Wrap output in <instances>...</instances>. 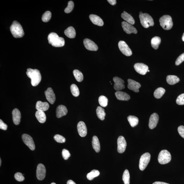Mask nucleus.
Masks as SVG:
<instances>
[{
  "label": "nucleus",
  "instance_id": "29",
  "mask_svg": "<svg viewBox=\"0 0 184 184\" xmlns=\"http://www.w3.org/2000/svg\"><path fill=\"white\" fill-rule=\"evenodd\" d=\"M65 35L70 38H74L76 36V31L73 27H70L67 28L64 31Z\"/></svg>",
  "mask_w": 184,
  "mask_h": 184
},
{
  "label": "nucleus",
  "instance_id": "7",
  "mask_svg": "<svg viewBox=\"0 0 184 184\" xmlns=\"http://www.w3.org/2000/svg\"><path fill=\"white\" fill-rule=\"evenodd\" d=\"M150 154L148 152H146L141 156L139 163V168L141 171H143L146 169L150 162Z\"/></svg>",
  "mask_w": 184,
  "mask_h": 184
},
{
  "label": "nucleus",
  "instance_id": "46",
  "mask_svg": "<svg viewBox=\"0 0 184 184\" xmlns=\"http://www.w3.org/2000/svg\"><path fill=\"white\" fill-rule=\"evenodd\" d=\"M178 131L180 136L184 139V126H179L178 128Z\"/></svg>",
  "mask_w": 184,
  "mask_h": 184
},
{
  "label": "nucleus",
  "instance_id": "1",
  "mask_svg": "<svg viewBox=\"0 0 184 184\" xmlns=\"http://www.w3.org/2000/svg\"><path fill=\"white\" fill-rule=\"evenodd\" d=\"M26 73L28 77L31 79V85L33 86H37L41 82V75L38 70L29 68Z\"/></svg>",
  "mask_w": 184,
  "mask_h": 184
},
{
  "label": "nucleus",
  "instance_id": "10",
  "mask_svg": "<svg viewBox=\"0 0 184 184\" xmlns=\"http://www.w3.org/2000/svg\"><path fill=\"white\" fill-rule=\"evenodd\" d=\"M117 150L119 153H124L125 151L127 146V143L124 136H120L119 137L117 140Z\"/></svg>",
  "mask_w": 184,
  "mask_h": 184
},
{
  "label": "nucleus",
  "instance_id": "38",
  "mask_svg": "<svg viewBox=\"0 0 184 184\" xmlns=\"http://www.w3.org/2000/svg\"><path fill=\"white\" fill-rule=\"evenodd\" d=\"M70 89L71 93L74 96L77 97L79 95V90L78 86L75 84H73L71 86Z\"/></svg>",
  "mask_w": 184,
  "mask_h": 184
},
{
  "label": "nucleus",
  "instance_id": "24",
  "mask_svg": "<svg viewBox=\"0 0 184 184\" xmlns=\"http://www.w3.org/2000/svg\"><path fill=\"white\" fill-rule=\"evenodd\" d=\"M49 108V105L48 102L38 101L36 103V109L39 111H46Z\"/></svg>",
  "mask_w": 184,
  "mask_h": 184
},
{
  "label": "nucleus",
  "instance_id": "16",
  "mask_svg": "<svg viewBox=\"0 0 184 184\" xmlns=\"http://www.w3.org/2000/svg\"><path fill=\"white\" fill-rule=\"evenodd\" d=\"M113 80L115 83L114 88L115 90L120 91L125 88L124 84V82L122 79L118 77H114Z\"/></svg>",
  "mask_w": 184,
  "mask_h": 184
},
{
  "label": "nucleus",
  "instance_id": "36",
  "mask_svg": "<svg viewBox=\"0 0 184 184\" xmlns=\"http://www.w3.org/2000/svg\"><path fill=\"white\" fill-rule=\"evenodd\" d=\"M130 175L129 171L128 169H126L124 171L122 176V180L124 184H130Z\"/></svg>",
  "mask_w": 184,
  "mask_h": 184
},
{
  "label": "nucleus",
  "instance_id": "2",
  "mask_svg": "<svg viewBox=\"0 0 184 184\" xmlns=\"http://www.w3.org/2000/svg\"><path fill=\"white\" fill-rule=\"evenodd\" d=\"M48 43L52 46L55 47H61L64 46L65 41L64 38L59 37L55 33H51L48 36Z\"/></svg>",
  "mask_w": 184,
  "mask_h": 184
},
{
  "label": "nucleus",
  "instance_id": "48",
  "mask_svg": "<svg viewBox=\"0 0 184 184\" xmlns=\"http://www.w3.org/2000/svg\"><path fill=\"white\" fill-rule=\"evenodd\" d=\"M108 1L110 5H115L116 4L117 1L116 0H108Z\"/></svg>",
  "mask_w": 184,
  "mask_h": 184
},
{
  "label": "nucleus",
  "instance_id": "3",
  "mask_svg": "<svg viewBox=\"0 0 184 184\" xmlns=\"http://www.w3.org/2000/svg\"><path fill=\"white\" fill-rule=\"evenodd\" d=\"M12 35L15 38L22 37L24 35L23 29L21 25L16 21H14L10 27Z\"/></svg>",
  "mask_w": 184,
  "mask_h": 184
},
{
  "label": "nucleus",
  "instance_id": "5",
  "mask_svg": "<svg viewBox=\"0 0 184 184\" xmlns=\"http://www.w3.org/2000/svg\"><path fill=\"white\" fill-rule=\"evenodd\" d=\"M160 25L163 29L166 30L171 29L173 26L172 20L170 16L164 15L159 20Z\"/></svg>",
  "mask_w": 184,
  "mask_h": 184
},
{
  "label": "nucleus",
  "instance_id": "34",
  "mask_svg": "<svg viewBox=\"0 0 184 184\" xmlns=\"http://www.w3.org/2000/svg\"><path fill=\"white\" fill-rule=\"evenodd\" d=\"M73 74L77 81L81 82L83 81L84 76L81 72L78 70H75L73 71Z\"/></svg>",
  "mask_w": 184,
  "mask_h": 184
},
{
  "label": "nucleus",
  "instance_id": "9",
  "mask_svg": "<svg viewBox=\"0 0 184 184\" xmlns=\"http://www.w3.org/2000/svg\"><path fill=\"white\" fill-rule=\"evenodd\" d=\"M22 139L23 142L29 147L31 150H34L35 146L34 141L31 137L29 135L24 134L22 135Z\"/></svg>",
  "mask_w": 184,
  "mask_h": 184
},
{
  "label": "nucleus",
  "instance_id": "50",
  "mask_svg": "<svg viewBox=\"0 0 184 184\" xmlns=\"http://www.w3.org/2000/svg\"><path fill=\"white\" fill-rule=\"evenodd\" d=\"M67 184H76L75 183L74 181H73V180H68L67 182Z\"/></svg>",
  "mask_w": 184,
  "mask_h": 184
},
{
  "label": "nucleus",
  "instance_id": "18",
  "mask_svg": "<svg viewBox=\"0 0 184 184\" xmlns=\"http://www.w3.org/2000/svg\"><path fill=\"white\" fill-rule=\"evenodd\" d=\"M45 96L47 100L51 104H53L56 100V97L55 94L51 88H48L45 92Z\"/></svg>",
  "mask_w": 184,
  "mask_h": 184
},
{
  "label": "nucleus",
  "instance_id": "52",
  "mask_svg": "<svg viewBox=\"0 0 184 184\" xmlns=\"http://www.w3.org/2000/svg\"><path fill=\"white\" fill-rule=\"evenodd\" d=\"M1 159H0V166H1Z\"/></svg>",
  "mask_w": 184,
  "mask_h": 184
},
{
  "label": "nucleus",
  "instance_id": "51",
  "mask_svg": "<svg viewBox=\"0 0 184 184\" xmlns=\"http://www.w3.org/2000/svg\"><path fill=\"white\" fill-rule=\"evenodd\" d=\"M182 40H183V41L184 42V33H183V37H182Z\"/></svg>",
  "mask_w": 184,
  "mask_h": 184
},
{
  "label": "nucleus",
  "instance_id": "53",
  "mask_svg": "<svg viewBox=\"0 0 184 184\" xmlns=\"http://www.w3.org/2000/svg\"><path fill=\"white\" fill-rule=\"evenodd\" d=\"M56 184L55 183H52L51 184Z\"/></svg>",
  "mask_w": 184,
  "mask_h": 184
},
{
  "label": "nucleus",
  "instance_id": "4",
  "mask_svg": "<svg viewBox=\"0 0 184 184\" xmlns=\"http://www.w3.org/2000/svg\"><path fill=\"white\" fill-rule=\"evenodd\" d=\"M139 17L141 25L145 28H148L153 26L154 25L153 19L150 15L147 13H143L141 12Z\"/></svg>",
  "mask_w": 184,
  "mask_h": 184
},
{
  "label": "nucleus",
  "instance_id": "37",
  "mask_svg": "<svg viewBox=\"0 0 184 184\" xmlns=\"http://www.w3.org/2000/svg\"><path fill=\"white\" fill-rule=\"evenodd\" d=\"M99 104L103 107H106L108 106V100L106 96H101L99 98Z\"/></svg>",
  "mask_w": 184,
  "mask_h": 184
},
{
  "label": "nucleus",
  "instance_id": "11",
  "mask_svg": "<svg viewBox=\"0 0 184 184\" xmlns=\"http://www.w3.org/2000/svg\"><path fill=\"white\" fill-rule=\"evenodd\" d=\"M134 68L139 74L145 75L148 72L149 68L148 66L143 63H138L134 64Z\"/></svg>",
  "mask_w": 184,
  "mask_h": 184
},
{
  "label": "nucleus",
  "instance_id": "41",
  "mask_svg": "<svg viewBox=\"0 0 184 184\" xmlns=\"http://www.w3.org/2000/svg\"><path fill=\"white\" fill-rule=\"evenodd\" d=\"M54 139L56 141L59 143H64L66 141V139L64 137L59 134H56L54 136Z\"/></svg>",
  "mask_w": 184,
  "mask_h": 184
},
{
  "label": "nucleus",
  "instance_id": "32",
  "mask_svg": "<svg viewBox=\"0 0 184 184\" xmlns=\"http://www.w3.org/2000/svg\"><path fill=\"white\" fill-rule=\"evenodd\" d=\"M96 113L98 118L101 120H104L106 113L104 110L100 106H98L96 110Z\"/></svg>",
  "mask_w": 184,
  "mask_h": 184
},
{
  "label": "nucleus",
  "instance_id": "15",
  "mask_svg": "<svg viewBox=\"0 0 184 184\" xmlns=\"http://www.w3.org/2000/svg\"><path fill=\"white\" fill-rule=\"evenodd\" d=\"M83 43L85 48L88 50L97 51L98 50L97 45L94 42L88 39H85L84 40Z\"/></svg>",
  "mask_w": 184,
  "mask_h": 184
},
{
  "label": "nucleus",
  "instance_id": "23",
  "mask_svg": "<svg viewBox=\"0 0 184 184\" xmlns=\"http://www.w3.org/2000/svg\"><path fill=\"white\" fill-rule=\"evenodd\" d=\"M115 94L117 99L119 100L128 101L130 99V96L127 93L123 92L117 91L115 92Z\"/></svg>",
  "mask_w": 184,
  "mask_h": 184
},
{
  "label": "nucleus",
  "instance_id": "19",
  "mask_svg": "<svg viewBox=\"0 0 184 184\" xmlns=\"http://www.w3.org/2000/svg\"><path fill=\"white\" fill-rule=\"evenodd\" d=\"M77 129L79 134L82 137L86 136L87 129L84 122L82 121L79 122L77 126Z\"/></svg>",
  "mask_w": 184,
  "mask_h": 184
},
{
  "label": "nucleus",
  "instance_id": "14",
  "mask_svg": "<svg viewBox=\"0 0 184 184\" xmlns=\"http://www.w3.org/2000/svg\"><path fill=\"white\" fill-rule=\"evenodd\" d=\"M128 88L130 90L135 92H139V89L141 87V85L139 83L130 79L128 80Z\"/></svg>",
  "mask_w": 184,
  "mask_h": 184
},
{
  "label": "nucleus",
  "instance_id": "6",
  "mask_svg": "<svg viewBox=\"0 0 184 184\" xmlns=\"http://www.w3.org/2000/svg\"><path fill=\"white\" fill-rule=\"evenodd\" d=\"M171 159L170 152L166 150L161 151L159 155L158 161L161 164H167L170 162Z\"/></svg>",
  "mask_w": 184,
  "mask_h": 184
},
{
  "label": "nucleus",
  "instance_id": "49",
  "mask_svg": "<svg viewBox=\"0 0 184 184\" xmlns=\"http://www.w3.org/2000/svg\"><path fill=\"white\" fill-rule=\"evenodd\" d=\"M152 184H169V183H164V182L157 181L154 183Z\"/></svg>",
  "mask_w": 184,
  "mask_h": 184
},
{
  "label": "nucleus",
  "instance_id": "13",
  "mask_svg": "<svg viewBox=\"0 0 184 184\" xmlns=\"http://www.w3.org/2000/svg\"><path fill=\"white\" fill-rule=\"evenodd\" d=\"M122 26L124 31L128 34H130L131 33L136 34L137 33L138 31L136 28L132 25L127 22H123Z\"/></svg>",
  "mask_w": 184,
  "mask_h": 184
},
{
  "label": "nucleus",
  "instance_id": "20",
  "mask_svg": "<svg viewBox=\"0 0 184 184\" xmlns=\"http://www.w3.org/2000/svg\"><path fill=\"white\" fill-rule=\"evenodd\" d=\"M12 118L14 124L18 125L20 123L21 114L20 110L17 108L14 109L12 112Z\"/></svg>",
  "mask_w": 184,
  "mask_h": 184
},
{
  "label": "nucleus",
  "instance_id": "28",
  "mask_svg": "<svg viewBox=\"0 0 184 184\" xmlns=\"http://www.w3.org/2000/svg\"><path fill=\"white\" fill-rule=\"evenodd\" d=\"M122 18L126 21L127 22L131 25H134L135 23V21L133 17L128 13L127 12L124 11L121 15Z\"/></svg>",
  "mask_w": 184,
  "mask_h": 184
},
{
  "label": "nucleus",
  "instance_id": "33",
  "mask_svg": "<svg viewBox=\"0 0 184 184\" xmlns=\"http://www.w3.org/2000/svg\"><path fill=\"white\" fill-rule=\"evenodd\" d=\"M165 92V90L162 87H159L156 89L154 92V96L155 98L159 99L162 97Z\"/></svg>",
  "mask_w": 184,
  "mask_h": 184
},
{
  "label": "nucleus",
  "instance_id": "35",
  "mask_svg": "<svg viewBox=\"0 0 184 184\" xmlns=\"http://www.w3.org/2000/svg\"><path fill=\"white\" fill-rule=\"evenodd\" d=\"M100 174V172L97 170H93L90 172L88 173L87 177L88 179L89 180H92L94 178L99 176Z\"/></svg>",
  "mask_w": 184,
  "mask_h": 184
},
{
  "label": "nucleus",
  "instance_id": "43",
  "mask_svg": "<svg viewBox=\"0 0 184 184\" xmlns=\"http://www.w3.org/2000/svg\"><path fill=\"white\" fill-rule=\"evenodd\" d=\"M15 178L17 181L20 182L23 181L25 179L24 177L21 173H17L15 175Z\"/></svg>",
  "mask_w": 184,
  "mask_h": 184
},
{
  "label": "nucleus",
  "instance_id": "47",
  "mask_svg": "<svg viewBox=\"0 0 184 184\" xmlns=\"http://www.w3.org/2000/svg\"><path fill=\"white\" fill-rule=\"evenodd\" d=\"M7 125L3 122L2 120H0V129L3 130H6L7 129Z\"/></svg>",
  "mask_w": 184,
  "mask_h": 184
},
{
  "label": "nucleus",
  "instance_id": "8",
  "mask_svg": "<svg viewBox=\"0 0 184 184\" xmlns=\"http://www.w3.org/2000/svg\"><path fill=\"white\" fill-rule=\"evenodd\" d=\"M118 45L121 52L124 55L129 56L132 55V51L125 42L123 41H120L118 43Z\"/></svg>",
  "mask_w": 184,
  "mask_h": 184
},
{
  "label": "nucleus",
  "instance_id": "54",
  "mask_svg": "<svg viewBox=\"0 0 184 184\" xmlns=\"http://www.w3.org/2000/svg\"><path fill=\"white\" fill-rule=\"evenodd\" d=\"M148 72H150V71H149V70H148Z\"/></svg>",
  "mask_w": 184,
  "mask_h": 184
},
{
  "label": "nucleus",
  "instance_id": "40",
  "mask_svg": "<svg viewBox=\"0 0 184 184\" xmlns=\"http://www.w3.org/2000/svg\"><path fill=\"white\" fill-rule=\"evenodd\" d=\"M74 7V3L72 1H69L68 3V6L64 9V12L66 13H69L72 11Z\"/></svg>",
  "mask_w": 184,
  "mask_h": 184
},
{
  "label": "nucleus",
  "instance_id": "17",
  "mask_svg": "<svg viewBox=\"0 0 184 184\" xmlns=\"http://www.w3.org/2000/svg\"><path fill=\"white\" fill-rule=\"evenodd\" d=\"M159 116L157 113H154L151 115L149 120V127L153 129L156 127L159 121Z\"/></svg>",
  "mask_w": 184,
  "mask_h": 184
},
{
  "label": "nucleus",
  "instance_id": "21",
  "mask_svg": "<svg viewBox=\"0 0 184 184\" xmlns=\"http://www.w3.org/2000/svg\"><path fill=\"white\" fill-rule=\"evenodd\" d=\"M56 117L58 118H60L67 114L68 110L66 107L63 105H60L57 107L56 110Z\"/></svg>",
  "mask_w": 184,
  "mask_h": 184
},
{
  "label": "nucleus",
  "instance_id": "25",
  "mask_svg": "<svg viewBox=\"0 0 184 184\" xmlns=\"http://www.w3.org/2000/svg\"><path fill=\"white\" fill-rule=\"evenodd\" d=\"M35 116L38 121L41 123H44L46 122V116L44 112L37 110L36 112Z\"/></svg>",
  "mask_w": 184,
  "mask_h": 184
},
{
  "label": "nucleus",
  "instance_id": "12",
  "mask_svg": "<svg viewBox=\"0 0 184 184\" xmlns=\"http://www.w3.org/2000/svg\"><path fill=\"white\" fill-rule=\"evenodd\" d=\"M46 175V169L43 164H38L37 167L36 176L39 180H42L44 179Z\"/></svg>",
  "mask_w": 184,
  "mask_h": 184
},
{
  "label": "nucleus",
  "instance_id": "45",
  "mask_svg": "<svg viewBox=\"0 0 184 184\" xmlns=\"http://www.w3.org/2000/svg\"><path fill=\"white\" fill-rule=\"evenodd\" d=\"M183 61H184V52L180 55L177 58L175 62V64L177 66L179 65Z\"/></svg>",
  "mask_w": 184,
  "mask_h": 184
},
{
  "label": "nucleus",
  "instance_id": "44",
  "mask_svg": "<svg viewBox=\"0 0 184 184\" xmlns=\"http://www.w3.org/2000/svg\"><path fill=\"white\" fill-rule=\"evenodd\" d=\"M62 156L65 160H67L70 157V154L68 150L64 149L62 151Z\"/></svg>",
  "mask_w": 184,
  "mask_h": 184
},
{
  "label": "nucleus",
  "instance_id": "27",
  "mask_svg": "<svg viewBox=\"0 0 184 184\" xmlns=\"http://www.w3.org/2000/svg\"><path fill=\"white\" fill-rule=\"evenodd\" d=\"M167 83L170 85H173L180 81V79L177 76L173 75H168L166 78Z\"/></svg>",
  "mask_w": 184,
  "mask_h": 184
},
{
  "label": "nucleus",
  "instance_id": "31",
  "mask_svg": "<svg viewBox=\"0 0 184 184\" xmlns=\"http://www.w3.org/2000/svg\"><path fill=\"white\" fill-rule=\"evenodd\" d=\"M161 42V38L159 37H155L152 38L151 40V45L152 48L155 50L158 49Z\"/></svg>",
  "mask_w": 184,
  "mask_h": 184
},
{
  "label": "nucleus",
  "instance_id": "26",
  "mask_svg": "<svg viewBox=\"0 0 184 184\" xmlns=\"http://www.w3.org/2000/svg\"><path fill=\"white\" fill-rule=\"evenodd\" d=\"M92 146L96 152H99L100 150V145L99 139L97 136H94L92 138Z\"/></svg>",
  "mask_w": 184,
  "mask_h": 184
},
{
  "label": "nucleus",
  "instance_id": "30",
  "mask_svg": "<svg viewBox=\"0 0 184 184\" xmlns=\"http://www.w3.org/2000/svg\"><path fill=\"white\" fill-rule=\"evenodd\" d=\"M128 120L132 127H134L138 125L139 120L138 117L134 116H129L128 117Z\"/></svg>",
  "mask_w": 184,
  "mask_h": 184
},
{
  "label": "nucleus",
  "instance_id": "22",
  "mask_svg": "<svg viewBox=\"0 0 184 184\" xmlns=\"http://www.w3.org/2000/svg\"><path fill=\"white\" fill-rule=\"evenodd\" d=\"M89 18L92 23L96 25L100 26L104 25V22L102 19L97 15H91L89 16Z\"/></svg>",
  "mask_w": 184,
  "mask_h": 184
},
{
  "label": "nucleus",
  "instance_id": "42",
  "mask_svg": "<svg viewBox=\"0 0 184 184\" xmlns=\"http://www.w3.org/2000/svg\"><path fill=\"white\" fill-rule=\"evenodd\" d=\"M176 102L179 105H184V94H180L177 98Z\"/></svg>",
  "mask_w": 184,
  "mask_h": 184
},
{
  "label": "nucleus",
  "instance_id": "39",
  "mask_svg": "<svg viewBox=\"0 0 184 184\" xmlns=\"http://www.w3.org/2000/svg\"><path fill=\"white\" fill-rule=\"evenodd\" d=\"M52 17V13L50 11L45 12L42 17V20L44 22H47L50 20Z\"/></svg>",
  "mask_w": 184,
  "mask_h": 184
}]
</instances>
